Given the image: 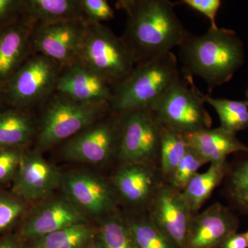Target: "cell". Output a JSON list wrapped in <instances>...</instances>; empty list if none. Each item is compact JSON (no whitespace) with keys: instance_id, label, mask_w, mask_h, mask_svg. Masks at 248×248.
Segmentation results:
<instances>
[{"instance_id":"cell-1","label":"cell","mask_w":248,"mask_h":248,"mask_svg":"<svg viewBox=\"0 0 248 248\" xmlns=\"http://www.w3.org/2000/svg\"><path fill=\"white\" fill-rule=\"evenodd\" d=\"M168 0H120L117 9L127 14L122 40L133 53L137 65L170 53L190 32Z\"/></svg>"},{"instance_id":"cell-2","label":"cell","mask_w":248,"mask_h":248,"mask_svg":"<svg viewBox=\"0 0 248 248\" xmlns=\"http://www.w3.org/2000/svg\"><path fill=\"white\" fill-rule=\"evenodd\" d=\"M179 48L184 74L202 78L210 93L229 81L245 62L242 41L223 28L210 27L203 35L189 33Z\"/></svg>"},{"instance_id":"cell-3","label":"cell","mask_w":248,"mask_h":248,"mask_svg":"<svg viewBox=\"0 0 248 248\" xmlns=\"http://www.w3.org/2000/svg\"><path fill=\"white\" fill-rule=\"evenodd\" d=\"M180 78L177 59L172 52L140 63L114 89L110 111L120 114L151 108Z\"/></svg>"},{"instance_id":"cell-4","label":"cell","mask_w":248,"mask_h":248,"mask_svg":"<svg viewBox=\"0 0 248 248\" xmlns=\"http://www.w3.org/2000/svg\"><path fill=\"white\" fill-rule=\"evenodd\" d=\"M110 112V104H84L55 92L43 104L37 127V151L66 142Z\"/></svg>"},{"instance_id":"cell-5","label":"cell","mask_w":248,"mask_h":248,"mask_svg":"<svg viewBox=\"0 0 248 248\" xmlns=\"http://www.w3.org/2000/svg\"><path fill=\"white\" fill-rule=\"evenodd\" d=\"M77 62L100 76L115 89L137 66L128 46L102 23H86Z\"/></svg>"},{"instance_id":"cell-6","label":"cell","mask_w":248,"mask_h":248,"mask_svg":"<svg viewBox=\"0 0 248 248\" xmlns=\"http://www.w3.org/2000/svg\"><path fill=\"white\" fill-rule=\"evenodd\" d=\"M200 93L193 77L184 74L149 108L161 125L190 135L211 128L213 123Z\"/></svg>"},{"instance_id":"cell-7","label":"cell","mask_w":248,"mask_h":248,"mask_svg":"<svg viewBox=\"0 0 248 248\" xmlns=\"http://www.w3.org/2000/svg\"><path fill=\"white\" fill-rule=\"evenodd\" d=\"M63 67L52 59L32 52L4 84L9 107L29 110L56 92Z\"/></svg>"},{"instance_id":"cell-8","label":"cell","mask_w":248,"mask_h":248,"mask_svg":"<svg viewBox=\"0 0 248 248\" xmlns=\"http://www.w3.org/2000/svg\"><path fill=\"white\" fill-rule=\"evenodd\" d=\"M121 138L117 160L120 164L159 166L161 125L149 108L120 113Z\"/></svg>"},{"instance_id":"cell-9","label":"cell","mask_w":248,"mask_h":248,"mask_svg":"<svg viewBox=\"0 0 248 248\" xmlns=\"http://www.w3.org/2000/svg\"><path fill=\"white\" fill-rule=\"evenodd\" d=\"M120 138V115L110 111L65 142L60 152L67 161L104 165L117 159Z\"/></svg>"},{"instance_id":"cell-10","label":"cell","mask_w":248,"mask_h":248,"mask_svg":"<svg viewBox=\"0 0 248 248\" xmlns=\"http://www.w3.org/2000/svg\"><path fill=\"white\" fill-rule=\"evenodd\" d=\"M63 193L86 215L104 218L117 210L111 182L94 173L73 170L62 175Z\"/></svg>"},{"instance_id":"cell-11","label":"cell","mask_w":248,"mask_h":248,"mask_svg":"<svg viewBox=\"0 0 248 248\" xmlns=\"http://www.w3.org/2000/svg\"><path fill=\"white\" fill-rule=\"evenodd\" d=\"M88 222L87 215L66 196H50L26 215L19 236L35 241L53 232Z\"/></svg>"},{"instance_id":"cell-12","label":"cell","mask_w":248,"mask_h":248,"mask_svg":"<svg viewBox=\"0 0 248 248\" xmlns=\"http://www.w3.org/2000/svg\"><path fill=\"white\" fill-rule=\"evenodd\" d=\"M86 23V20H75L35 26L32 52L45 55L62 67L76 63Z\"/></svg>"},{"instance_id":"cell-13","label":"cell","mask_w":248,"mask_h":248,"mask_svg":"<svg viewBox=\"0 0 248 248\" xmlns=\"http://www.w3.org/2000/svg\"><path fill=\"white\" fill-rule=\"evenodd\" d=\"M164 182L159 165L127 164H120L111 184L117 200L133 210H147Z\"/></svg>"},{"instance_id":"cell-14","label":"cell","mask_w":248,"mask_h":248,"mask_svg":"<svg viewBox=\"0 0 248 248\" xmlns=\"http://www.w3.org/2000/svg\"><path fill=\"white\" fill-rule=\"evenodd\" d=\"M62 175L60 170L44 159L40 152L27 148L11 190L28 203L42 201L61 186Z\"/></svg>"},{"instance_id":"cell-15","label":"cell","mask_w":248,"mask_h":248,"mask_svg":"<svg viewBox=\"0 0 248 248\" xmlns=\"http://www.w3.org/2000/svg\"><path fill=\"white\" fill-rule=\"evenodd\" d=\"M147 211L160 230L178 247L184 248L189 224L194 215L183 197L182 191L164 182Z\"/></svg>"},{"instance_id":"cell-16","label":"cell","mask_w":248,"mask_h":248,"mask_svg":"<svg viewBox=\"0 0 248 248\" xmlns=\"http://www.w3.org/2000/svg\"><path fill=\"white\" fill-rule=\"evenodd\" d=\"M239 226V219L229 208L219 203L213 204L192 217L184 248H220L236 233Z\"/></svg>"},{"instance_id":"cell-17","label":"cell","mask_w":248,"mask_h":248,"mask_svg":"<svg viewBox=\"0 0 248 248\" xmlns=\"http://www.w3.org/2000/svg\"><path fill=\"white\" fill-rule=\"evenodd\" d=\"M114 88L100 76L76 62L63 67L56 93L84 104H110Z\"/></svg>"},{"instance_id":"cell-18","label":"cell","mask_w":248,"mask_h":248,"mask_svg":"<svg viewBox=\"0 0 248 248\" xmlns=\"http://www.w3.org/2000/svg\"><path fill=\"white\" fill-rule=\"evenodd\" d=\"M33 27L23 17L0 28V82L3 86L32 53Z\"/></svg>"},{"instance_id":"cell-19","label":"cell","mask_w":248,"mask_h":248,"mask_svg":"<svg viewBox=\"0 0 248 248\" xmlns=\"http://www.w3.org/2000/svg\"><path fill=\"white\" fill-rule=\"evenodd\" d=\"M236 134L221 128H207L186 135L189 146L206 163L226 162L228 155L248 153V146L240 141Z\"/></svg>"},{"instance_id":"cell-20","label":"cell","mask_w":248,"mask_h":248,"mask_svg":"<svg viewBox=\"0 0 248 248\" xmlns=\"http://www.w3.org/2000/svg\"><path fill=\"white\" fill-rule=\"evenodd\" d=\"M24 18L33 27L66 21L86 20L81 0H24Z\"/></svg>"},{"instance_id":"cell-21","label":"cell","mask_w":248,"mask_h":248,"mask_svg":"<svg viewBox=\"0 0 248 248\" xmlns=\"http://www.w3.org/2000/svg\"><path fill=\"white\" fill-rule=\"evenodd\" d=\"M37 125L29 110L8 107L0 110V147L27 148Z\"/></svg>"},{"instance_id":"cell-22","label":"cell","mask_w":248,"mask_h":248,"mask_svg":"<svg viewBox=\"0 0 248 248\" xmlns=\"http://www.w3.org/2000/svg\"><path fill=\"white\" fill-rule=\"evenodd\" d=\"M138 248H179L152 220L147 210L122 215Z\"/></svg>"},{"instance_id":"cell-23","label":"cell","mask_w":248,"mask_h":248,"mask_svg":"<svg viewBox=\"0 0 248 248\" xmlns=\"http://www.w3.org/2000/svg\"><path fill=\"white\" fill-rule=\"evenodd\" d=\"M231 166L228 162L212 164L206 172L197 173L185 188L183 197L194 214L206 202L213 190L219 185L229 172Z\"/></svg>"},{"instance_id":"cell-24","label":"cell","mask_w":248,"mask_h":248,"mask_svg":"<svg viewBox=\"0 0 248 248\" xmlns=\"http://www.w3.org/2000/svg\"><path fill=\"white\" fill-rule=\"evenodd\" d=\"M189 148L186 135L161 125L159 167L165 182L169 181Z\"/></svg>"},{"instance_id":"cell-25","label":"cell","mask_w":248,"mask_h":248,"mask_svg":"<svg viewBox=\"0 0 248 248\" xmlns=\"http://www.w3.org/2000/svg\"><path fill=\"white\" fill-rule=\"evenodd\" d=\"M200 95L204 103L211 106L216 111L221 128L236 134L248 128V105L246 101L213 98L202 92Z\"/></svg>"},{"instance_id":"cell-26","label":"cell","mask_w":248,"mask_h":248,"mask_svg":"<svg viewBox=\"0 0 248 248\" xmlns=\"http://www.w3.org/2000/svg\"><path fill=\"white\" fill-rule=\"evenodd\" d=\"M93 235V229L88 223L76 225L35 240L34 248H84Z\"/></svg>"},{"instance_id":"cell-27","label":"cell","mask_w":248,"mask_h":248,"mask_svg":"<svg viewBox=\"0 0 248 248\" xmlns=\"http://www.w3.org/2000/svg\"><path fill=\"white\" fill-rule=\"evenodd\" d=\"M99 236L104 248H138L123 216L117 210L102 218Z\"/></svg>"},{"instance_id":"cell-28","label":"cell","mask_w":248,"mask_h":248,"mask_svg":"<svg viewBox=\"0 0 248 248\" xmlns=\"http://www.w3.org/2000/svg\"><path fill=\"white\" fill-rule=\"evenodd\" d=\"M227 176L228 197L238 210L248 214V156L234 169L231 168Z\"/></svg>"},{"instance_id":"cell-29","label":"cell","mask_w":248,"mask_h":248,"mask_svg":"<svg viewBox=\"0 0 248 248\" xmlns=\"http://www.w3.org/2000/svg\"><path fill=\"white\" fill-rule=\"evenodd\" d=\"M29 203L11 190L0 192V234L9 231L25 218Z\"/></svg>"},{"instance_id":"cell-30","label":"cell","mask_w":248,"mask_h":248,"mask_svg":"<svg viewBox=\"0 0 248 248\" xmlns=\"http://www.w3.org/2000/svg\"><path fill=\"white\" fill-rule=\"evenodd\" d=\"M205 164L206 161L190 147L166 183L176 190L182 191L190 179L198 173V170Z\"/></svg>"},{"instance_id":"cell-31","label":"cell","mask_w":248,"mask_h":248,"mask_svg":"<svg viewBox=\"0 0 248 248\" xmlns=\"http://www.w3.org/2000/svg\"><path fill=\"white\" fill-rule=\"evenodd\" d=\"M26 149L0 147V186L14 181Z\"/></svg>"},{"instance_id":"cell-32","label":"cell","mask_w":248,"mask_h":248,"mask_svg":"<svg viewBox=\"0 0 248 248\" xmlns=\"http://www.w3.org/2000/svg\"><path fill=\"white\" fill-rule=\"evenodd\" d=\"M81 9L86 20L102 23L115 17L113 9L107 0H81Z\"/></svg>"},{"instance_id":"cell-33","label":"cell","mask_w":248,"mask_h":248,"mask_svg":"<svg viewBox=\"0 0 248 248\" xmlns=\"http://www.w3.org/2000/svg\"><path fill=\"white\" fill-rule=\"evenodd\" d=\"M24 0H0V28L24 17Z\"/></svg>"},{"instance_id":"cell-34","label":"cell","mask_w":248,"mask_h":248,"mask_svg":"<svg viewBox=\"0 0 248 248\" xmlns=\"http://www.w3.org/2000/svg\"><path fill=\"white\" fill-rule=\"evenodd\" d=\"M184 4L205 16L210 22V27H217L216 17L222 1L220 0H183L177 4Z\"/></svg>"},{"instance_id":"cell-35","label":"cell","mask_w":248,"mask_h":248,"mask_svg":"<svg viewBox=\"0 0 248 248\" xmlns=\"http://www.w3.org/2000/svg\"><path fill=\"white\" fill-rule=\"evenodd\" d=\"M220 248H248V241L244 233L236 232L226 239Z\"/></svg>"},{"instance_id":"cell-36","label":"cell","mask_w":248,"mask_h":248,"mask_svg":"<svg viewBox=\"0 0 248 248\" xmlns=\"http://www.w3.org/2000/svg\"><path fill=\"white\" fill-rule=\"evenodd\" d=\"M0 248H24V247L20 236L8 234L0 238Z\"/></svg>"},{"instance_id":"cell-37","label":"cell","mask_w":248,"mask_h":248,"mask_svg":"<svg viewBox=\"0 0 248 248\" xmlns=\"http://www.w3.org/2000/svg\"><path fill=\"white\" fill-rule=\"evenodd\" d=\"M6 106L9 107L5 96L4 86L0 82V110L6 108Z\"/></svg>"},{"instance_id":"cell-38","label":"cell","mask_w":248,"mask_h":248,"mask_svg":"<svg viewBox=\"0 0 248 248\" xmlns=\"http://www.w3.org/2000/svg\"><path fill=\"white\" fill-rule=\"evenodd\" d=\"M84 248H104L102 247V245L100 244H91V245H88L86 247H85Z\"/></svg>"},{"instance_id":"cell-39","label":"cell","mask_w":248,"mask_h":248,"mask_svg":"<svg viewBox=\"0 0 248 248\" xmlns=\"http://www.w3.org/2000/svg\"><path fill=\"white\" fill-rule=\"evenodd\" d=\"M246 98H247V99H246V102L248 105V89L247 90V92H246Z\"/></svg>"},{"instance_id":"cell-40","label":"cell","mask_w":248,"mask_h":248,"mask_svg":"<svg viewBox=\"0 0 248 248\" xmlns=\"http://www.w3.org/2000/svg\"><path fill=\"white\" fill-rule=\"evenodd\" d=\"M244 234L246 235V238H247L248 241V231L246 232H245Z\"/></svg>"}]
</instances>
